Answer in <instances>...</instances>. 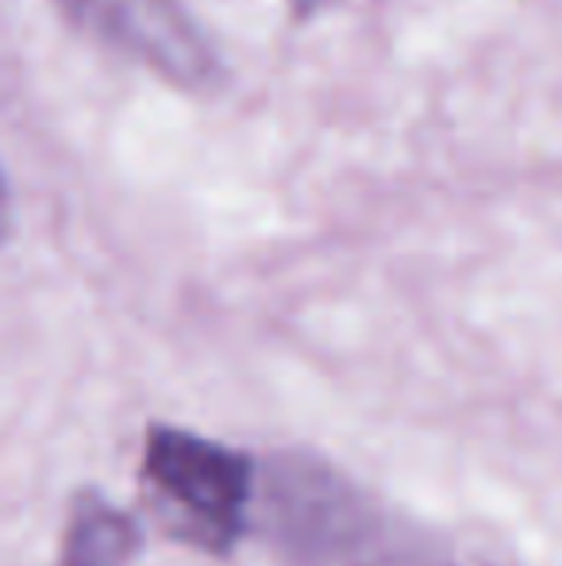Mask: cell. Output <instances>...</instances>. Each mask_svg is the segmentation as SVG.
I'll return each mask as SVG.
<instances>
[{"label": "cell", "instance_id": "3", "mask_svg": "<svg viewBox=\"0 0 562 566\" xmlns=\"http://www.w3.org/2000/svg\"><path fill=\"white\" fill-rule=\"evenodd\" d=\"M139 552V524L120 509H108L100 501L77 509L70 521L62 566H128Z\"/></svg>", "mask_w": 562, "mask_h": 566}, {"label": "cell", "instance_id": "4", "mask_svg": "<svg viewBox=\"0 0 562 566\" xmlns=\"http://www.w3.org/2000/svg\"><path fill=\"white\" fill-rule=\"evenodd\" d=\"M8 235V189H4V178H0V243Z\"/></svg>", "mask_w": 562, "mask_h": 566}, {"label": "cell", "instance_id": "5", "mask_svg": "<svg viewBox=\"0 0 562 566\" xmlns=\"http://www.w3.org/2000/svg\"><path fill=\"white\" fill-rule=\"evenodd\" d=\"M297 4H312V0H297Z\"/></svg>", "mask_w": 562, "mask_h": 566}, {"label": "cell", "instance_id": "1", "mask_svg": "<svg viewBox=\"0 0 562 566\" xmlns=\"http://www.w3.org/2000/svg\"><path fill=\"white\" fill-rule=\"evenodd\" d=\"M142 478L158 509L189 544L224 552L243 536L251 505V459L178 428H150Z\"/></svg>", "mask_w": 562, "mask_h": 566}, {"label": "cell", "instance_id": "2", "mask_svg": "<svg viewBox=\"0 0 562 566\" xmlns=\"http://www.w3.org/2000/svg\"><path fill=\"white\" fill-rule=\"evenodd\" d=\"M77 23L120 46L158 77L181 90H209L220 62L204 31L181 12L178 0H62Z\"/></svg>", "mask_w": 562, "mask_h": 566}]
</instances>
